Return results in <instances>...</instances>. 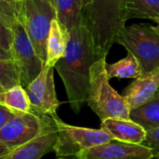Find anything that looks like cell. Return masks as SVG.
Instances as JSON below:
<instances>
[{"label": "cell", "instance_id": "obj_7", "mask_svg": "<svg viewBox=\"0 0 159 159\" xmlns=\"http://www.w3.org/2000/svg\"><path fill=\"white\" fill-rule=\"evenodd\" d=\"M42 116L20 114L0 129V158L34 139L42 128Z\"/></svg>", "mask_w": 159, "mask_h": 159}, {"label": "cell", "instance_id": "obj_13", "mask_svg": "<svg viewBox=\"0 0 159 159\" xmlns=\"http://www.w3.org/2000/svg\"><path fill=\"white\" fill-rule=\"evenodd\" d=\"M101 129L109 133L114 140L134 144H142L147 135V131L142 126L130 119L107 118L102 121Z\"/></svg>", "mask_w": 159, "mask_h": 159}, {"label": "cell", "instance_id": "obj_3", "mask_svg": "<svg viewBox=\"0 0 159 159\" xmlns=\"http://www.w3.org/2000/svg\"><path fill=\"white\" fill-rule=\"evenodd\" d=\"M106 63V58H103L92 65L87 102L101 121L107 118L130 119V109L125 98L110 85Z\"/></svg>", "mask_w": 159, "mask_h": 159}, {"label": "cell", "instance_id": "obj_26", "mask_svg": "<svg viewBox=\"0 0 159 159\" xmlns=\"http://www.w3.org/2000/svg\"><path fill=\"white\" fill-rule=\"evenodd\" d=\"M151 159H159V157H154L153 158H151Z\"/></svg>", "mask_w": 159, "mask_h": 159}, {"label": "cell", "instance_id": "obj_17", "mask_svg": "<svg viewBox=\"0 0 159 159\" xmlns=\"http://www.w3.org/2000/svg\"><path fill=\"white\" fill-rule=\"evenodd\" d=\"M126 20L145 19L159 21V0H125Z\"/></svg>", "mask_w": 159, "mask_h": 159}, {"label": "cell", "instance_id": "obj_2", "mask_svg": "<svg viewBox=\"0 0 159 159\" xmlns=\"http://www.w3.org/2000/svg\"><path fill=\"white\" fill-rule=\"evenodd\" d=\"M83 17L97 55L100 59L106 58L126 27L125 0H92L83 8Z\"/></svg>", "mask_w": 159, "mask_h": 159}, {"label": "cell", "instance_id": "obj_27", "mask_svg": "<svg viewBox=\"0 0 159 159\" xmlns=\"http://www.w3.org/2000/svg\"><path fill=\"white\" fill-rule=\"evenodd\" d=\"M157 95H159V89H158V90H157Z\"/></svg>", "mask_w": 159, "mask_h": 159}, {"label": "cell", "instance_id": "obj_6", "mask_svg": "<svg viewBox=\"0 0 159 159\" xmlns=\"http://www.w3.org/2000/svg\"><path fill=\"white\" fill-rule=\"evenodd\" d=\"M58 128V141L54 152L58 157H75L79 154L107 143L114 138L103 129H94L71 126L64 123L59 116L54 117Z\"/></svg>", "mask_w": 159, "mask_h": 159}, {"label": "cell", "instance_id": "obj_11", "mask_svg": "<svg viewBox=\"0 0 159 159\" xmlns=\"http://www.w3.org/2000/svg\"><path fill=\"white\" fill-rule=\"evenodd\" d=\"M151 149L143 144H134L113 140L79 154L75 159H151Z\"/></svg>", "mask_w": 159, "mask_h": 159}, {"label": "cell", "instance_id": "obj_28", "mask_svg": "<svg viewBox=\"0 0 159 159\" xmlns=\"http://www.w3.org/2000/svg\"><path fill=\"white\" fill-rule=\"evenodd\" d=\"M58 159H64V158H62V157H59Z\"/></svg>", "mask_w": 159, "mask_h": 159}, {"label": "cell", "instance_id": "obj_23", "mask_svg": "<svg viewBox=\"0 0 159 159\" xmlns=\"http://www.w3.org/2000/svg\"><path fill=\"white\" fill-rule=\"evenodd\" d=\"M81 2H82L83 7L85 8V7H87L88 6H89V5L91 4L92 0H81Z\"/></svg>", "mask_w": 159, "mask_h": 159}, {"label": "cell", "instance_id": "obj_10", "mask_svg": "<svg viewBox=\"0 0 159 159\" xmlns=\"http://www.w3.org/2000/svg\"><path fill=\"white\" fill-rule=\"evenodd\" d=\"M42 128L34 139L0 159H40L54 151L58 141L56 121L54 117L48 116H42Z\"/></svg>", "mask_w": 159, "mask_h": 159}, {"label": "cell", "instance_id": "obj_24", "mask_svg": "<svg viewBox=\"0 0 159 159\" xmlns=\"http://www.w3.org/2000/svg\"><path fill=\"white\" fill-rule=\"evenodd\" d=\"M3 1H5L8 4H11V5H17L20 2V0H3Z\"/></svg>", "mask_w": 159, "mask_h": 159}, {"label": "cell", "instance_id": "obj_21", "mask_svg": "<svg viewBox=\"0 0 159 159\" xmlns=\"http://www.w3.org/2000/svg\"><path fill=\"white\" fill-rule=\"evenodd\" d=\"M142 144L151 149L154 157H159V129L148 130L146 139Z\"/></svg>", "mask_w": 159, "mask_h": 159}, {"label": "cell", "instance_id": "obj_16", "mask_svg": "<svg viewBox=\"0 0 159 159\" xmlns=\"http://www.w3.org/2000/svg\"><path fill=\"white\" fill-rule=\"evenodd\" d=\"M130 120L142 126L146 131L159 129V95L143 105L130 111Z\"/></svg>", "mask_w": 159, "mask_h": 159}, {"label": "cell", "instance_id": "obj_1", "mask_svg": "<svg viewBox=\"0 0 159 159\" xmlns=\"http://www.w3.org/2000/svg\"><path fill=\"white\" fill-rule=\"evenodd\" d=\"M65 55L55 65L61 76L71 109L78 114L88 100L90 69L99 60L91 34L86 25L72 29Z\"/></svg>", "mask_w": 159, "mask_h": 159}, {"label": "cell", "instance_id": "obj_8", "mask_svg": "<svg viewBox=\"0 0 159 159\" xmlns=\"http://www.w3.org/2000/svg\"><path fill=\"white\" fill-rule=\"evenodd\" d=\"M13 32L12 58L20 73L21 87L25 89L39 75L45 64L37 55L24 27L18 20L13 24Z\"/></svg>", "mask_w": 159, "mask_h": 159}, {"label": "cell", "instance_id": "obj_9", "mask_svg": "<svg viewBox=\"0 0 159 159\" xmlns=\"http://www.w3.org/2000/svg\"><path fill=\"white\" fill-rule=\"evenodd\" d=\"M54 67L45 65L39 75L25 88L29 97L32 112L40 116H58L59 102L54 84Z\"/></svg>", "mask_w": 159, "mask_h": 159}, {"label": "cell", "instance_id": "obj_15", "mask_svg": "<svg viewBox=\"0 0 159 159\" xmlns=\"http://www.w3.org/2000/svg\"><path fill=\"white\" fill-rule=\"evenodd\" d=\"M53 4L57 20L68 31L84 24V7L81 0H53Z\"/></svg>", "mask_w": 159, "mask_h": 159}, {"label": "cell", "instance_id": "obj_25", "mask_svg": "<svg viewBox=\"0 0 159 159\" xmlns=\"http://www.w3.org/2000/svg\"><path fill=\"white\" fill-rule=\"evenodd\" d=\"M155 30H156V32H157V33L159 34V21L157 22V25L155 27Z\"/></svg>", "mask_w": 159, "mask_h": 159}, {"label": "cell", "instance_id": "obj_14", "mask_svg": "<svg viewBox=\"0 0 159 159\" xmlns=\"http://www.w3.org/2000/svg\"><path fill=\"white\" fill-rule=\"evenodd\" d=\"M69 38L70 32L55 19L51 23L47 42V66L55 67L56 63L64 57Z\"/></svg>", "mask_w": 159, "mask_h": 159}, {"label": "cell", "instance_id": "obj_18", "mask_svg": "<svg viewBox=\"0 0 159 159\" xmlns=\"http://www.w3.org/2000/svg\"><path fill=\"white\" fill-rule=\"evenodd\" d=\"M106 72L109 79L114 77L136 79L143 75L139 61L131 53H128L127 57L115 63H106Z\"/></svg>", "mask_w": 159, "mask_h": 159}, {"label": "cell", "instance_id": "obj_5", "mask_svg": "<svg viewBox=\"0 0 159 159\" xmlns=\"http://www.w3.org/2000/svg\"><path fill=\"white\" fill-rule=\"evenodd\" d=\"M116 43L137 58L143 74L159 68V34L155 26L149 23L126 26Z\"/></svg>", "mask_w": 159, "mask_h": 159}, {"label": "cell", "instance_id": "obj_22", "mask_svg": "<svg viewBox=\"0 0 159 159\" xmlns=\"http://www.w3.org/2000/svg\"><path fill=\"white\" fill-rule=\"evenodd\" d=\"M19 115L20 114L11 110L10 108L5 105L0 104V129L3 128L6 124H7L10 120H12Z\"/></svg>", "mask_w": 159, "mask_h": 159}, {"label": "cell", "instance_id": "obj_20", "mask_svg": "<svg viewBox=\"0 0 159 159\" xmlns=\"http://www.w3.org/2000/svg\"><path fill=\"white\" fill-rule=\"evenodd\" d=\"M21 86L20 73L13 59L0 60V93Z\"/></svg>", "mask_w": 159, "mask_h": 159}, {"label": "cell", "instance_id": "obj_4", "mask_svg": "<svg viewBox=\"0 0 159 159\" xmlns=\"http://www.w3.org/2000/svg\"><path fill=\"white\" fill-rule=\"evenodd\" d=\"M55 19H57V13L51 0H20L18 3L17 20L24 27L45 65L48 37Z\"/></svg>", "mask_w": 159, "mask_h": 159}, {"label": "cell", "instance_id": "obj_12", "mask_svg": "<svg viewBox=\"0 0 159 159\" xmlns=\"http://www.w3.org/2000/svg\"><path fill=\"white\" fill-rule=\"evenodd\" d=\"M159 89V68L144 73L124 89L125 98L130 111L148 102Z\"/></svg>", "mask_w": 159, "mask_h": 159}, {"label": "cell", "instance_id": "obj_19", "mask_svg": "<svg viewBox=\"0 0 159 159\" xmlns=\"http://www.w3.org/2000/svg\"><path fill=\"white\" fill-rule=\"evenodd\" d=\"M0 104L5 105L20 114L32 112L29 97L25 89L21 86L14 87L0 93Z\"/></svg>", "mask_w": 159, "mask_h": 159}, {"label": "cell", "instance_id": "obj_29", "mask_svg": "<svg viewBox=\"0 0 159 159\" xmlns=\"http://www.w3.org/2000/svg\"><path fill=\"white\" fill-rule=\"evenodd\" d=\"M51 1H52V2H53V0H51Z\"/></svg>", "mask_w": 159, "mask_h": 159}]
</instances>
